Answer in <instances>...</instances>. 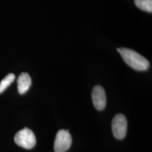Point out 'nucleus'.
<instances>
[{
	"mask_svg": "<svg viewBox=\"0 0 152 152\" xmlns=\"http://www.w3.org/2000/svg\"><path fill=\"white\" fill-rule=\"evenodd\" d=\"M31 83L32 80L29 74L26 72L22 73L18 79V90L19 94H24L27 92Z\"/></svg>",
	"mask_w": 152,
	"mask_h": 152,
	"instance_id": "obj_6",
	"label": "nucleus"
},
{
	"mask_svg": "<svg viewBox=\"0 0 152 152\" xmlns=\"http://www.w3.org/2000/svg\"><path fill=\"white\" fill-rule=\"evenodd\" d=\"M72 144V137L69 130H59L55 137L54 151L55 152H65Z\"/></svg>",
	"mask_w": 152,
	"mask_h": 152,
	"instance_id": "obj_4",
	"label": "nucleus"
},
{
	"mask_svg": "<svg viewBox=\"0 0 152 152\" xmlns=\"http://www.w3.org/2000/svg\"><path fill=\"white\" fill-rule=\"evenodd\" d=\"M92 102L95 108L99 110H103L106 106V96L103 88L101 86H96L92 91Z\"/></svg>",
	"mask_w": 152,
	"mask_h": 152,
	"instance_id": "obj_5",
	"label": "nucleus"
},
{
	"mask_svg": "<svg viewBox=\"0 0 152 152\" xmlns=\"http://www.w3.org/2000/svg\"><path fill=\"white\" fill-rule=\"evenodd\" d=\"M15 76L13 73H10L0 82V94L4 92L14 82Z\"/></svg>",
	"mask_w": 152,
	"mask_h": 152,
	"instance_id": "obj_8",
	"label": "nucleus"
},
{
	"mask_svg": "<svg viewBox=\"0 0 152 152\" xmlns=\"http://www.w3.org/2000/svg\"><path fill=\"white\" fill-rule=\"evenodd\" d=\"M117 50L126 64L134 69L144 71L149 68V61L134 50L127 48H120Z\"/></svg>",
	"mask_w": 152,
	"mask_h": 152,
	"instance_id": "obj_1",
	"label": "nucleus"
},
{
	"mask_svg": "<svg viewBox=\"0 0 152 152\" xmlns=\"http://www.w3.org/2000/svg\"><path fill=\"white\" fill-rule=\"evenodd\" d=\"M112 132L114 137L117 139L125 137L127 129V121L124 114H118L115 115L112 124Z\"/></svg>",
	"mask_w": 152,
	"mask_h": 152,
	"instance_id": "obj_3",
	"label": "nucleus"
},
{
	"mask_svg": "<svg viewBox=\"0 0 152 152\" xmlns=\"http://www.w3.org/2000/svg\"><path fill=\"white\" fill-rule=\"evenodd\" d=\"M136 6L143 11L152 12V0H134Z\"/></svg>",
	"mask_w": 152,
	"mask_h": 152,
	"instance_id": "obj_7",
	"label": "nucleus"
},
{
	"mask_svg": "<svg viewBox=\"0 0 152 152\" xmlns=\"http://www.w3.org/2000/svg\"><path fill=\"white\" fill-rule=\"evenodd\" d=\"M14 140L17 145L27 149H32L36 143L33 132L28 128L19 131L15 136Z\"/></svg>",
	"mask_w": 152,
	"mask_h": 152,
	"instance_id": "obj_2",
	"label": "nucleus"
}]
</instances>
